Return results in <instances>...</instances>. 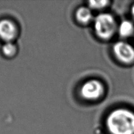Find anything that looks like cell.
Returning <instances> with one entry per match:
<instances>
[{
  "mask_svg": "<svg viewBox=\"0 0 134 134\" xmlns=\"http://www.w3.org/2000/svg\"><path fill=\"white\" fill-rule=\"evenodd\" d=\"M110 134H134V113L126 109H117L107 118Z\"/></svg>",
  "mask_w": 134,
  "mask_h": 134,
  "instance_id": "1",
  "label": "cell"
},
{
  "mask_svg": "<svg viewBox=\"0 0 134 134\" xmlns=\"http://www.w3.org/2000/svg\"><path fill=\"white\" fill-rule=\"evenodd\" d=\"M96 34L102 39H109L114 35L116 24L113 16L109 13H101L94 19Z\"/></svg>",
  "mask_w": 134,
  "mask_h": 134,
  "instance_id": "2",
  "label": "cell"
},
{
  "mask_svg": "<svg viewBox=\"0 0 134 134\" xmlns=\"http://www.w3.org/2000/svg\"><path fill=\"white\" fill-rule=\"evenodd\" d=\"M103 92V85L98 80L88 81L82 85L81 94L83 98L88 100H94L99 98Z\"/></svg>",
  "mask_w": 134,
  "mask_h": 134,
  "instance_id": "3",
  "label": "cell"
},
{
  "mask_svg": "<svg viewBox=\"0 0 134 134\" xmlns=\"http://www.w3.org/2000/svg\"><path fill=\"white\" fill-rule=\"evenodd\" d=\"M113 52L118 60L125 64L134 61V48L129 43L118 41L113 45Z\"/></svg>",
  "mask_w": 134,
  "mask_h": 134,
  "instance_id": "4",
  "label": "cell"
},
{
  "mask_svg": "<svg viewBox=\"0 0 134 134\" xmlns=\"http://www.w3.org/2000/svg\"><path fill=\"white\" fill-rule=\"evenodd\" d=\"M16 34V27L12 21L7 19L0 21V38L5 43L12 42Z\"/></svg>",
  "mask_w": 134,
  "mask_h": 134,
  "instance_id": "5",
  "label": "cell"
},
{
  "mask_svg": "<svg viewBox=\"0 0 134 134\" xmlns=\"http://www.w3.org/2000/svg\"><path fill=\"white\" fill-rule=\"evenodd\" d=\"M76 18L82 24H88L92 18V13L90 9L85 7H80L76 12Z\"/></svg>",
  "mask_w": 134,
  "mask_h": 134,
  "instance_id": "6",
  "label": "cell"
},
{
  "mask_svg": "<svg viewBox=\"0 0 134 134\" xmlns=\"http://www.w3.org/2000/svg\"><path fill=\"white\" fill-rule=\"evenodd\" d=\"M119 33L122 37H128L134 33V25L131 21L124 20L119 26Z\"/></svg>",
  "mask_w": 134,
  "mask_h": 134,
  "instance_id": "7",
  "label": "cell"
},
{
  "mask_svg": "<svg viewBox=\"0 0 134 134\" xmlns=\"http://www.w3.org/2000/svg\"><path fill=\"white\" fill-rule=\"evenodd\" d=\"M16 47L12 42L5 43L2 47V52L7 57H11L16 53Z\"/></svg>",
  "mask_w": 134,
  "mask_h": 134,
  "instance_id": "8",
  "label": "cell"
},
{
  "mask_svg": "<svg viewBox=\"0 0 134 134\" xmlns=\"http://www.w3.org/2000/svg\"><path fill=\"white\" fill-rule=\"evenodd\" d=\"M108 1H90L88 2L89 7L94 9H101L107 6L109 3Z\"/></svg>",
  "mask_w": 134,
  "mask_h": 134,
  "instance_id": "9",
  "label": "cell"
},
{
  "mask_svg": "<svg viewBox=\"0 0 134 134\" xmlns=\"http://www.w3.org/2000/svg\"><path fill=\"white\" fill-rule=\"evenodd\" d=\"M131 13H132V16H133V17L134 18V4L133 5H132V9H131Z\"/></svg>",
  "mask_w": 134,
  "mask_h": 134,
  "instance_id": "10",
  "label": "cell"
}]
</instances>
